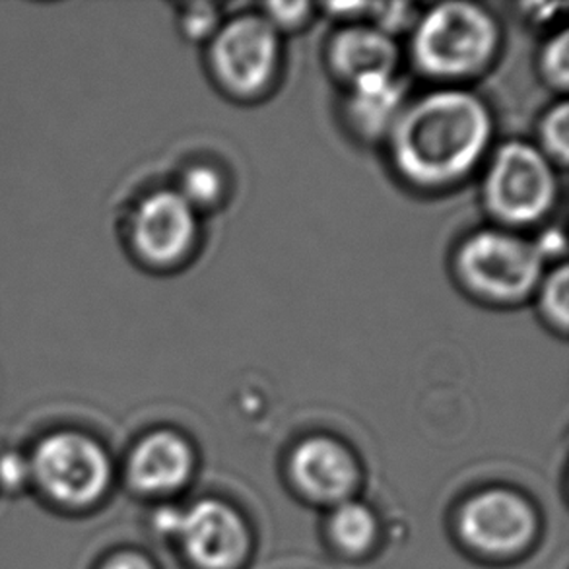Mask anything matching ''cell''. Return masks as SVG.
Segmentation results:
<instances>
[{
	"instance_id": "5",
	"label": "cell",
	"mask_w": 569,
	"mask_h": 569,
	"mask_svg": "<svg viewBox=\"0 0 569 569\" xmlns=\"http://www.w3.org/2000/svg\"><path fill=\"white\" fill-rule=\"evenodd\" d=\"M282 41L262 14H239L222 22L208 43V69L223 93L259 100L274 86Z\"/></svg>"
},
{
	"instance_id": "15",
	"label": "cell",
	"mask_w": 569,
	"mask_h": 569,
	"mask_svg": "<svg viewBox=\"0 0 569 569\" xmlns=\"http://www.w3.org/2000/svg\"><path fill=\"white\" fill-rule=\"evenodd\" d=\"M540 317L545 323L560 335L568 332L569 325V274L566 262L545 272L537 288Z\"/></svg>"
},
{
	"instance_id": "18",
	"label": "cell",
	"mask_w": 569,
	"mask_h": 569,
	"mask_svg": "<svg viewBox=\"0 0 569 569\" xmlns=\"http://www.w3.org/2000/svg\"><path fill=\"white\" fill-rule=\"evenodd\" d=\"M540 74L552 90L563 93L569 82L568 31L563 30L550 39L540 53Z\"/></svg>"
},
{
	"instance_id": "13",
	"label": "cell",
	"mask_w": 569,
	"mask_h": 569,
	"mask_svg": "<svg viewBox=\"0 0 569 569\" xmlns=\"http://www.w3.org/2000/svg\"><path fill=\"white\" fill-rule=\"evenodd\" d=\"M405 106V86L397 74L370 78L348 88L345 119L358 139L387 140Z\"/></svg>"
},
{
	"instance_id": "19",
	"label": "cell",
	"mask_w": 569,
	"mask_h": 569,
	"mask_svg": "<svg viewBox=\"0 0 569 569\" xmlns=\"http://www.w3.org/2000/svg\"><path fill=\"white\" fill-rule=\"evenodd\" d=\"M313 12V4L309 2H269L262 8L264 20L278 31H298L308 26Z\"/></svg>"
},
{
	"instance_id": "12",
	"label": "cell",
	"mask_w": 569,
	"mask_h": 569,
	"mask_svg": "<svg viewBox=\"0 0 569 569\" xmlns=\"http://www.w3.org/2000/svg\"><path fill=\"white\" fill-rule=\"evenodd\" d=\"M192 470V451L176 431H154L132 451L129 477L142 492L162 493L186 485Z\"/></svg>"
},
{
	"instance_id": "2",
	"label": "cell",
	"mask_w": 569,
	"mask_h": 569,
	"mask_svg": "<svg viewBox=\"0 0 569 569\" xmlns=\"http://www.w3.org/2000/svg\"><path fill=\"white\" fill-rule=\"evenodd\" d=\"M500 43V23L485 7L441 2L418 16L410 54L423 77L459 82L490 69Z\"/></svg>"
},
{
	"instance_id": "9",
	"label": "cell",
	"mask_w": 569,
	"mask_h": 569,
	"mask_svg": "<svg viewBox=\"0 0 569 569\" xmlns=\"http://www.w3.org/2000/svg\"><path fill=\"white\" fill-rule=\"evenodd\" d=\"M459 531L465 542L478 552L511 556L531 542L537 532V517L521 496L490 490L465 503Z\"/></svg>"
},
{
	"instance_id": "10",
	"label": "cell",
	"mask_w": 569,
	"mask_h": 569,
	"mask_svg": "<svg viewBox=\"0 0 569 569\" xmlns=\"http://www.w3.org/2000/svg\"><path fill=\"white\" fill-rule=\"evenodd\" d=\"M290 472L303 493L319 501H345L358 485L355 457L327 436L301 441L293 451Z\"/></svg>"
},
{
	"instance_id": "14",
	"label": "cell",
	"mask_w": 569,
	"mask_h": 569,
	"mask_svg": "<svg viewBox=\"0 0 569 569\" xmlns=\"http://www.w3.org/2000/svg\"><path fill=\"white\" fill-rule=\"evenodd\" d=\"M329 529H331L332 539L342 550H347L350 555H360L371 547L378 532V525L373 513L362 503L342 501L332 513Z\"/></svg>"
},
{
	"instance_id": "24",
	"label": "cell",
	"mask_w": 569,
	"mask_h": 569,
	"mask_svg": "<svg viewBox=\"0 0 569 569\" xmlns=\"http://www.w3.org/2000/svg\"><path fill=\"white\" fill-rule=\"evenodd\" d=\"M103 569H154L147 558L139 555H121L106 563Z\"/></svg>"
},
{
	"instance_id": "20",
	"label": "cell",
	"mask_w": 569,
	"mask_h": 569,
	"mask_svg": "<svg viewBox=\"0 0 569 569\" xmlns=\"http://www.w3.org/2000/svg\"><path fill=\"white\" fill-rule=\"evenodd\" d=\"M370 20L373 28L395 39L397 33L415 28L418 16L415 7L405 2H392V4H371Z\"/></svg>"
},
{
	"instance_id": "8",
	"label": "cell",
	"mask_w": 569,
	"mask_h": 569,
	"mask_svg": "<svg viewBox=\"0 0 569 569\" xmlns=\"http://www.w3.org/2000/svg\"><path fill=\"white\" fill-rule=\"evenodd\" d=\"M199 241V216L179 191H156L132 216V243L142 261L171 269L186 261Z\"/></svg>"
},
{
	"instance_id": "23",
	"label": "cell",
	"mask_w": 569,
	"mask_h": 569,
	"mask_svg": "<svg viewBox=\"0 0 569 569\" xmlns=\"http://www.w3.org/2000/svg\"><path fill=\"white\" fill-rule=\"evenodd\" d=\"M535 246L539 249L540 257L545 262L556 261L558 257H562L566 251V243H563L562 231L548 230L540 236V239L535 241Z\"/></svg>"
},
{
	"instance_id": "21",
	"label": "cell",
	"mask_w": 569,
	"mask_h": 569,
	"mask_svg": "<svg viewBox=\"0 0 569 569\" xmlns=\"http://www.w3.org/2000/svg\"><path fill=\"white\" fill-rule=\"evenodd\" d=\"M181 26L187 38L194 41H202V39L210 41L218 28L222 26V20H220L218 8L212 4H191L181 14Z\"/></svg>"
},
{
	"instance_id": "16",
	"label": "cell",
	"mask_w": 569,
	"mask_h": 569,
	"mask_svg": "<svg viewBox=\"0 0 569 569\" xmlns=\"http://www.w3.org/2000/svg\"><path fill=\"white\" fill-rule=\"evenodd\" d=\"M539 148L550 162L558 168L568 166L569 154V109L566 101L548 109L539 124Z\"/></svg>"
},
{
	"instance_id": "22",
	"label": "cell",
	"mask_w": 569,
	"mask_h": 569,
	"mask_svg": "<svg viewBox=\"0 0 569 569\" xmlns=\"http://www.w3.org/2000/svg\"><path fill=\"white\" fill-rule=\"evenodd\" d=\"M30 470V467L26 465L22 457H18V455H4V457L0 459V482L8 486V488L20 486L23 480H26V477H28Z\"/></svg>"
},
{
	"instance_id": "3",
	"label": "cell",
	"mask_w": 569,
	"mask_h": 569,
	"mask_svg": "<svg viewBox=\"0 0 569 569\" xmlns=\"http://www.w3.org/2000/svg\"><path fill=\"white\" fill-rule=\"evenodd\" d=\"M545 259L535 241L508 230H482L462 241L455 253L459 284L477 300L517 306L537 292Z\"/></svg>"
},
{
	"instance_id": "6",
	"label": "cell",
	"mask_w": 569,
	"mask_h": 569,
	"mask_svg": "<svg viewBox=\"0 0 569 569\" xmlns=\"http://www.w3.org/2000/svg\"><path fill=\"white\" fill-rule=\"evenodd\" d=\"M30 469L51 498L74 506L101 496L111 475L106 451L93 439L70 431L43 439Z\"/></svg>"
},
{
	"instance_id": "11",
	"label": "cell",
	"mask_w": 569,
	"mask_h": 569,
	"mask_svg": "<svg viewBox=\"0 0 569 569\" xmlns=\"http://www.w3.org/2000/svg\"><path fill=\"white\" fill-rule=\"evenodd\" d=\"M327 61L335 78L350 88L370 78L395 77L399 49L371 23H352L332 36Z\"/></svg>"
},
{
	"instance_id": "17",
	"label": "cell",
	"mask_w": 569,
	"mask_h": 569,
	"mask_svg": "<svg viewBox=\"0 0 569 569\" xmlns=\"http://www.w3.org/2000/svg\"><path fill=\"white\" fill-rule=\"evenodd\" d=\"M179 192L197 212L216 207L226 192L222 173L207 163L192 166L183 176Z\"/></svg>"
},
{
	"instance_id": "1",
	"label": "cell",
	"mask_w": 569,
	"mask_h": 569,
	"mask_svg": "<svg viewBox=\"0 0 569 569\" xmlns=\"http://www.w3.org/2000/svg\"><path fill=\"white\" fill-rule=\"evenodd\" d=\"M490 109L475 93L446 88L407 103L387 137L399 178L420 191L459 186L492 144Z\"/></svg>"
},
{
	"instance_id": "4",
	"label": "cell",
	"mask_w": 569,
	"mask_h": 569,
	"mask_svg": "<svg viewBox=\"0 0 569 569\" xmlns=\"http://www.w3.org/2000/svg\"><path fill=\"white\" fill-rule=\"evenodd\" d=\"M558 200L555 163L521 140L501 144L482 179V202L496 222L527 228L547 218Z\"/></svg>"
},
{
	"instance_id": "7",
	"label": "cell",
	"mask_w": 569,
	"mask_h": 569,
	"mask_svg": "<svg viewBox=\"0 0 569 569\" xmlns=\"http://www.w3.org/2000/svg\"><path fill=\"white\" fill-rule=\"evenodd\" d=\"M166 532L181 539L187 556L200 569H236L249 548L246 523L238 511L218 500H202L186 513L166 509L158 516Z\"/></svg>"
}]
</instances>
